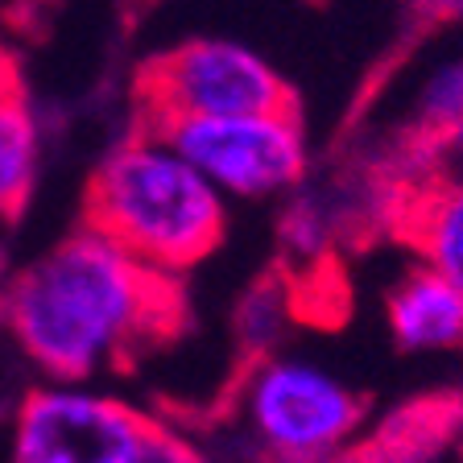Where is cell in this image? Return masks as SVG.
Masks as SVG:
<instances>
[{"label": "cell", "mask_w": 463, "mask_h": 463, "mask_svg": "<svg viewBox=\"0 0 463 463\" xmlns=\"http://www.w3.org/2000/svg\"><path fill=\"white\" fill-rule=\"evenodd\" d=\"M0 323L50 381L133 373L194 331L186 278L137 260L79 223L5 281Z\"/></svg>", "instance_id": "obj_1"}, {"label": "cell", "mask_w": 463, "mask_h": 463, "mask_svg": "<svg viewBox=\"0 0 463 463\" xmlns=\"http://www.w3.org/2000/svg\"><path fill=\"white\" fill-rule=\"evenodd\" d=\"M79 223L154 269L191 278L223 249L228 207L191 162L162 141L128 133L87 178Z\"/></svg>", "instance_id": "obj_2"}, {"label": "cell", "mask_w": 463, "mask_h": 463, "mask_svg": "<svg viewBox=\"0 0 463 463\" xmlns=\"http://www.w3.org/2000/svg\"><path fill=\"white\" fill-rule=\"evenodd\" d=\"M157 116H286L307 120L302 91L241 42L186 38L133 71V125Z\"/></svg>", "instance_id": "obj_3"}, {"label": "cell", "mask_w": 463, "mask_h": 463, "mask_svg": "<svg viewBox=\"0 0 463 463\" xmlns=\"http://www.w3.org/2000/svg\"><path fill=\"white\" fill-rule=\"evenodd\" d=\"M327 228L344 252H368L376 244L405 249L463 294V178L352 165L347 199Z\"/></svg>", "instance_id": "obj_4"}, {"label": "cell", "mask_w": 463, "mask_h": 463, "mask_svg": "<svg viewBox=\"0 0 463 463\" xmlns=\"http://www.w3.org/2000/svg\"><path fill=\"white\" fill-rule=\"evenodd\" d=\"M191 162L215 191L265 199L307 178V120L286 116H157L128 125Z\"/></svg>", "instance_id": "obj_5"}, {"label": "cell", "mask_w": 463, "mask_h": 463, "mask_svg": "<svg viewBox=\"0 0 463 463\" xmlns=\"http://www.w3.org/2000/svg\"><path fill=\"white\" fill-rule=\"evenodd\" d=\"M257 463H327L373 418V397L315 364L278 360L244 389Z\"/></svg>", "instance_id": "obj_6"}, {"label": "cell", "mask_w": 463, "mask_h": 463, "mask_svg": "<svg viewBox=\"0 0 463 463\" xmlns=\"http://www.w3.org/2000/svg\"><path fill=\"white\" fill-rule=\"evenodd\" d=\"M149 410L71 381L29 389L13 422L9 463H125Z\"/></svg>", "instance_id": "obj_7"}, {"label": "cell", "mask_w": 463, "mask_h": 463, "mask_svg": "<svg viewBox=\"0 0 463 463\" xmlns=\"http://www.w3.org/2000/svg\"><path fill=\"white\" fill-rule=\"evenodd\" d=\"M356 165L376 174H447L463 178V62L422 91L414 116L385 133Z\"/></svg>", "instance_id": "obj_8"}, {"label": "cell", "mask_w": 463, "mask_h": 463, "mask_svg": "<svg viewBox=\"0 0 463 463\" xmlns=\"http://www.w3.org/2000/svg\"><path fill=\"white\" fill-rule=\"evenodd\" d=\"M463 434V385L426 389L364 422L327 463H439Z\"/></svg>", "instance_id": "obj_9"}, {"label": "cell", "mask_w": 463, "mask_h": 463, "mask_svg": "<svg viewBox=\"0 0 463 463\" xmlns=\"http://www.w3.org/2000/svg\"><path fill=\"white\" fill-rule=\"evenodd\" d=\"M455 25H463V0H397L393 38H389L385 50L364 67V75H360L356 91H352V99H347L344 116H339L335 128H331V141H327L331 162L356 145V137H360V128L368 125L373 108L381 104V96L397 83V75L418 58V50H422L426 42H434L439 33L455 29Z\"/></svg>", "instance_id": "obj_10"}, {"label": "cell", "mask_w": 463, "mask_h": 463, "mask_svg": "<svg viewBox=\"0 0 463 463\" xmlns=\"http://www.w3.org/2000/svg\"><path fill=\"white\" fill-rule=\"evenodd\" d=\"M385 315L397 352H463V294L422 260L393 281Z\"/></svg>", "instance_id": "obj_11"}, {"label": "cell", "mask_w": 463, "mask_h": 463, "mask_svg": "<svg viewBox=\"0 0 463 463\" xmlns=\"http://www.w3.org/2000/svg\"><path fill=\"white\" fill-rule=\"evenodd\" d=\"M38 120L13 62L0 54V223L5 228L25 215L38 186Z\"/></svg>", "instance_id": "obj_12"}, {"label": "cell", "mask_w": 463, "mask_h": 463, "mask_svg": "<svg viewBox=\"0 0 463 463\" xmlns=\"http://www.w3.org/2000/svg\"><path fill=\"white\" fill-rule=\"evenodd\" d=\"M125 463H212V459L194 443V434H186L183 426H174L170 418L149 410L145 430L137 434V443L125 455Z\"/></svg>", "instance_id": "obj_13"}, {"label": "cell", "mask_w": 463, "mask_h": 463, "mask_svg": "<svg viewBox=\"0 0 463 463\" xmlns=\"http://www.w3.org/2000/svg\"><path fill=\"white\" fill-rule=\"evenodd\" d=\"M154 5H157V0H128V13H133V17H141V13H149Z\"/></svg>", "instance_id": "obj_14"}, {"label": "cell", "mask_w": 463, "mask_h": 463, "mask_svg": "<svg viewBox=\"0 0 463 463\" xmlns=\"http://www.w3.org/2000/svg\"><path fill=\"white\" fill-rule=\"evenodd\" d=\"M0 298H5V273H0Z\"/></svg>", "instance_id": "obj_15"}, {"label": "cell", "mask_w": 463, "mask_h": 463, "mask_svg": "<svg viewBox=\"0 0 463 463\" xmlns=\"http://www.w3.org/2000/svg\"><path fill=\"white\" fill-rule=\"evenodd\" d=\"M315 5H323V0H315Z\"/></svg>", "instance_id": "obj_16"}]
</instances>
